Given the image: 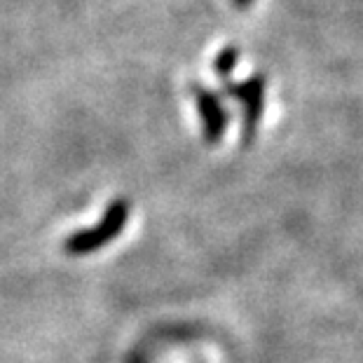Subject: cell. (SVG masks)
<instances>
[{"instance_id":"cell-1","label":"cell","mask_w":363,"mask_h":363,"mask_svg":"<svg viewBox=\"0 0 363 363\" xmlns=\"http://www.w3.org/2000/svg\"><path fill=\"white\" fill-rule=\"evenodd\" d=\"M129 216H131V202L125 197H118L115 202L106 206L101 220H99L94 228H84L66 237L64 253L66 256L80 258V256H87V253L104 249L106 244H111L113 239L125 230V225L129 223Z\"/></svg>"},{"instance_id":"cell-2","label":"cell","mask_w":363,"mask_h":363,"mask_svg":"<svg viewBox=\"0 0 363 363\" xmlns=\"http://www.w3.org/2000/svg\"><path fill=\"white\" fill-rule=\"evenodd\" d=\"M265 89H267V80L262 73L251 75V78H246L242 82H228L225 84V94L242 104L244 143H251V138L256 136V131H258L262 111H265Z\"/></svg>"},{"instance_id":"cell-3","label":"cell","mask_w":363,"mask_h":363,"mask_svg":"<svg viewBox=\"0 0 363 363\" xmlns=\"http://www.w3.org/2000/svg\"><path fill=\"white\" fill-rule=\"evenodd\" d=\"M190 94H192V99H195L199 118H202V136H204V141L208 145H216L223 136H225L230 115H228L225 108H223L220 96L216 94V91L206 89L204 84L192 82L190 84Z\"/></svg>"},{"instance_id":"cell-4","label":"cell","mask_w":363,"mask_h":363,"mask_svg":"<svg viewBox=\"0 0 363 363\" xmlns=\"http://www.w3.org/2000/svg\"><path fill=\"white\" fill-rule=\"evenodd\" d=\"M239 57H242V52H239V48H235V45H228V48H223L218 54H216V59H213V75L216 78L228 80L239 64Z\"/></svg>"},{"instance_id":"cell-5","label":"cell","mask_w":363,"mask_h":363,"mask_svg":"<svg viewBox=\"0 0 363 363\" xmlns=\"http://www.w3.org/2000/svg\"><path fill=\"white\" fill-rule=\"evenodd\" d=\"M233 3H235L237 7H246V5H251L253 0H233Z\"/></svg>"}]
</instances>
